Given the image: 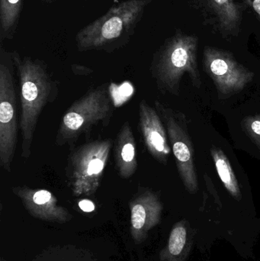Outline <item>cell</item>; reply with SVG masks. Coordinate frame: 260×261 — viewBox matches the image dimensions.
Listing matches in <instances>:
<instances>
[{
    "label": "cell",
    "instance_id": "obj_1",
    "mask_svg": "<svg viewBox=\"0 0 260 261\" xmlns=\"http://www.w3.org/2000/svg\"><path fill=\"white\" fill-rule=\"evenodd\" d=\"M12 56L19 87L21 156L27 160L32 155L40 115L47 104L56 101L59 87L44 61L21 57L17 51L12 52Z\"/></svg>",
    "mask_w": 260,
    "mask_h": 261
},
{
    "label": "cell",
    "instance_id": "obj_2",
    "mask_svg": "<svg viewBox=\"0 0 260 261\" xmlns=\"http://www.w3.org/2000/svg\"><path fill=\"white\" fill-rule=\"evenodd\" d=\"M153 0H125L79 31L76 35L79 51L111 52L129 42L141 20L145 8Z\"/></svg>",
    "mask_w": 260,
    "mask_h": 261
},
{
    "label": "cell",
    "instance_id": "obj_3",
    "mask_svg": "<svg viewBox=\"0 0 260 261\" xmlns=\"http://www.w3.org/2000/svg\"><path fill=\"white\" fill-rule=\"evenodd\" d=\"M198 47L196 35H188L180 30L165 41L154 54L151 65V76L160 91L178 96L185 73L189 75L194 87H201Z\"/></svg>",
    "mask_w": 260,
    "mask_h": 261
},
{
    "label": "cell",
    "instance_id": "obj_4",
    "mask_svg": "<svg viewBox=\"0 0 260 261\" xmlns=\"http://www.w3.org/2000/svg\"><path fill=\"white\" fill-rule=\"evenodd\" d=\"M112 113L113 100L108 84L91 89L63 116L55 144L73 148L81 136L90 133L99 124L109 122Z\"/></svg>",
    "mask_w": 260,
    "mask_h": 261
},
{
    "label": "cell",
    "instance_id": "obj_5",
    "mask_svg": "<svg viewBox=\"0 0 260 261\" xmlns=\"http://www.w3.org/2000/svg\"><path fill=\"white\" fill-rule=\"evenodd\" d=\"M112 140H96L70 150L66 167L69 187L76 196H91L100 187Z\"/></svg>",
    "mask_w": 260,
    "mask_h": 261
},
{
    "label": "cell",
    "instance_id": "obj_6",
    "mask_svg": "<svg viewBox=\"0 0 260 261\" xmlns=\"http://www.w3.org/2000/svg\"><path fill=\"white\" fill-rule=\"evenodd\" d=\"M15 65L12 52L0 48V166L12 172L18 143V119Z\"/></svg>",
    "mask_w": 260,
    "mask_h": 261
},
{
    "label": "cell",
    "instance_id": "obj_7",
    "mask_svg": "<svg viewBox=\"0 0 260 261\" xmlns=\"http://www.w3.org/2000/svg\"><path fill=\"white\" fill-rule=\"evenodd\" d=\"M154 108L166 127L182 181L189 193H196L198 182L194 163L193 144L188 130L186 116L159 100L154 102Z\"/></svg>",
    "mask_w": 260,
    "mask_h": 261
},
{
    "label": "cell",
    "instance_id": "obj_8",
    "mask_svg": "<svg viewBox=\"0 0 260 261\" xmlns=\"http://www.w3.org/2000/svg\"><path fill=\"white\" fill-rule=\"evenodd\" d=\"M203 64L212 80L220 99H225L242 91L254 78V73L237 61L233 54L207 46L203 50Z\"/></svg>",
    "mask_w": 260,
    "mask_h": 261
},
{
    "label": "cell",
    "instance_id": "obj_9",
    "mask_svg": "<svg viewBox=\"0 0 260 261\" xmlns=\"http://www.w3.org/2000/svg\"><path fill=\"white\" fill-rule=\"evenodd\" d=\"M206 24L226 40L239 35L247 6L235 0H198Z\"/></svg>",
    "mask_w": 260,
    "mask_h": 261
},
{
    "label": "cell",
    "instance_id": "obj_10",
    "mask_svg": "<svg viewBox=\"0 0 260 261\" xmlns=\"http://www.w3.org/2000/svg\"><path fill=\"white\" fill-rule=\"evenodd\" d=\"M138 127L143 142L151 156L163 165H166L170 155L166 127L160 115L145 99L139 103Z\"/></svg>",
    "mask_w": 260,
    "mask_h": 261
},
{
    "label": "cell",
    "instance_id": "obj_11",
    "mask_svg": "<svg viewBox=\"0 0 260 261\" xmlns=\"http://www.w3.org/2000/svg\"><path fill=\"white\" fill-rule=\"evenodd\" d=\"M129 205L133 239L142 242L148 231L158 223L163 208L161 202L153 190L139 187Z\"/></svg>",
    "mask_w": 260,
    "mask_h": 261
},
{
    "label": "cell",
    "instance_id": "obj_12",
    "mask_svg": "<svg viewBox=\"0 0 260 261\" xmlns=\"http://www.w3.org/2000/svg\"><path fill=\"white\" fill-rule=\"evenodd\" d=\"M12 193L21 199L26 210L35 218L64 222L71 217L66 208L58 205L57 199L49 190L21 186L13 187Z\"/></svg>",
    "mask_w": 260,
    "mask_h": 261
},
{
    "label": "cell",
    "instance_id": "obj_13",
    "mask_svg": "<svg viewBox=\"0 0 260 261\" xmlns=\"http://www.w3.org/2000/svg\"><path fill=\"white\" fill-rule=\"evenodd\" d=\"M115 168L122 179H129L137 168L136 141L130 122L126 121L121 127L114 143Z\"/></svg>",
    "mask_w": 260,
    "mask_h": 261
},
{
    "label": "cell",
    "instance_id": "obj_14",
    "mask_svg": "<svg viewBox=\"0 0 260 261\" xmlns=\"http://www.w3.org/2000/svg\"><path fill=\"white\" fill-rule=\"evenodd\" d=\"M23 0H0V42L13 38L22 9Z\"/></svg>",
    "mask_w": 260,
    "mask_h": 261
},
{
    "label": "cell",
    "instance_id": "obj_15",
    "mask_svg": "<svg viewBox=\"0 0 260 261\" xmlns=\"http://www.w3.org/2000/svg\"><path fill=\"white\" fill-rule=\"evenodd\" d=\"M211 154L218 176L224 187L235 199H241L239 184L227 155L221 148L216 147H212L211 149Z\"/></svg>",
    "mask_w": 260,
    "mask_h": 261
},
{
    "label": "cell",
    "instance_id": "obj_16",
    "mask_svg": "<svg viewBox=\"0 0 260 261\" xmlns=\"http://www.w3.org/2000/svg\"><path fill=\"white\" fill-rule=\"evenodd\" d=\"M186 230L183 226L176 227L169 237L168 250L171 255L178 256L181 254L186 245Z\"/></svg>",
    "mask_w": 260,
    "mask_h": 261
},
{
    "label": "cell",
    "instance_id": "obj_17",
    "mask_svg": "<svg viewBox=\"0 0 260 261\" xmlns=\"http://www.w3.org/2000/svg\"><path fill=\"white\" fill-rule=\"evenodd\" d=\"M242 125L249 138L260 150V116H247L243 120Z\"/></svg>",
    "mask_w": 260,
    "mask_h": 261
},
{
    "label": "cell",
    "instance_id": "obj_18",
    "mask_svg": "<svg viewBox=\"0 0 260 261\" xmlns=\"http://www.w3.org/2000/svg\"><path fill=\"white\" fill-rule=\"evenodd\" d=\"M243 2L247 7L250 8L258 18H260V0H243Z\"/></svg>",
    "mask_w": 260,
    "mask_h": 261
},
{
    "label": "cell",
    "instance_id": "obj_19",
    "mask_svg": "<svg viewBox=\"0 0 260 261\" xmlns=\"http://www.w3.org/2000/svg\"><path fill=\"white\" fill-rule=\"evenodd\" d=\"M79 206L80 207L82 211L86 212V213H90L93 211L95 208L94 204L89 200H82L79 203Z\"/></svg>",
    "mask_w": 260,
    "mask_h": 261
}]
</instances>
